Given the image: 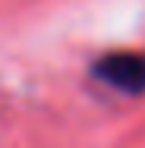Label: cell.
<instances>
[{
  "label": "cell",
  "mask_w": 145,
  "mask_h": 148,
  "mask_svg": "<svg viewBox=\"0 0 145 148\" xmlns=\"http://www.w3.org/2000/svg\"><path fill=\"white\" fill-rule=\"evenodd\" d=\"M95 76L117 91H145V54H111L95 63Z\"/></svg>",
  "instance_id": "cell-1"
}]
</instances>
